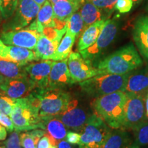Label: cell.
Masks as SVG:
<instances>
[{
  "mask_svg": "<svg viewBox=\"0 0 148 148\" xmlns=\"http://www.w3.org/2000/svg\"><path fill=\"white\" fill-rule=\"evenodd\" d=\"M143 64V60L132 43H128L99 60L95 67L101 73L125 74Z\"/></svg>",
  "mask_w": 148,
  "mask_h": 148,
  "instance_id": "obj_1",
  "label": "cell"
},
{
  "mask_svg": "<svg viewBox=\"0 0 148 148\" xmlns=\"http://www.w3.org/2000/svg\"><path fill=\"white\" fill-rule=\"evenodd\" d=\"M126 93L116 91L95 97L92 103L94 112L112 129L122 128Z\"/></svg>",
  "mask_w": 148,
  "mask_h": 148,
  "instance_id": "obj_2",
  "label": "cell"
},
{
  "mask_svg": "<svg viewBox=\"0 0 148 148\" xmlns=\"http://www.w3.org/2000/svg\"><path fill=\"white\" fill-rule=\"evenodd\" d=\"M32 92L36 98L40 116L43 121L58 115L71 99V95L62 88L48 86L36 88Z\"/></svg>",
  "mask_w": 148,
  "mask_h": 148,
  "instance_id": "obj_3",
  "label": "cell"
},
{
  "mask_svg": "<svg viewBox=\"0 0 148 148\" xmlns=\"http://www.w3.org/2000/svg\"><path fill=\"white\" fill-rule=\"evenodd\" d=\"M130 73L122 75L112 73L98 74L79 82V85L85 92L94 97H101L119 90L124 91Z\"/></svg>",
  "mask_w": 148,
  "mask_h": 148,
  "instance_id": "obj_4",
  "label": "cell"
},
{
  "mask_svg": "<svg viewBox=\"0 0 148 148\" xmlns=\"http://www.w3.org/2000/svg\"><path fill=\"white\" fill-rule=\"evenodd\" d=\"M10 118L17 132H25L40 128L43 130L45 121L40 118L38 109L27 97L14 99V107Z\"/></svg>",
  "mask_w": 148,
  "mask_h": 148,
  "instance_id": "obj_5",
  "label": "cell"
},
{
  "mask_svg": "<svg viewBox=\"0 0 148 148\" xmlns=\"http://www.w3.org/2000/svg\"><path fill=\"white\" fill-rule=\"evenodd\" d=\"M112 130V128L94 112L79 132L81 137L78 148H102Z\"/></svg>",
  "mask_w": 148,
  "mask_h": 148,
  "instance_id": "obj_6",
  "label": "cell"
},
{
  "mask_svg": "<svg viewBox=\"0 0 148 148\" xmlns=\"http://www.w3.org/2000/svg\"><path fill=\"white\" fill-rule=\"evenodd\" d=\"M40 8V5L34 0H18L14 14L3 25V31L25 28L36 18Z\"/></svg>",
  "mask_w": 148,
  "mask_h": 148,
  "instance_id": "obj_7",
  "label": "cell"
},
{
  "mask_svg": "<svg viewBox=\"0 0 148 148\" xmlns=\"http://www.w3.org/2000/svg\"><path fill=\"white\" fill-rule=\"evenodd\" d=\"M119 28V23L115 18L106 20L99 36L91 46L80 51L83 58L90 62L99 58L114 41Z\"/></svg>",
  "mask_w": 148,
  "mask_h": 148,
  "instance_id": "obj_8",
  "label": "cell"
},
{
  "mask_svg": "<svg viewBox=\"0 0 148 148\" xmlns=\"http://www.w3.org/2000/svg\"><path fill=\"white\" fill-rule=\"evenodd\" d=\"M125 93L126 100L124 106L122 128L132 131L147 119L145 111V97L132 93Z\"/></svg>",
  "mask_w": 148,
  "mask_h": 148,
  "instance_id": "obj_9",
  "label": "cell"
},
{
  "mask_svg": "<svg viewBox=\"0 0 148 148\" xmlns=\"http://www.w3.org/2000/svg\"><path fill=\"white\" fill-rule=\"evenodd\" d=\"M90 114L84 107L79 104L78 100L71 99L64 110L55 117L60 119L66 128L79 132L86 124Z\"/></svg>",
  "mask_w": 148,
  "mask_h": 148,
  "instance_id": "obj_10",
  "label": "cell"
},
{
  "mask_svg": "<svg viewBox=\"0 0 148 148\" xmlns=\"http://www.w3.org/2000/svg\"><path fill=\"white\" fill-rule=\"evenodd\" d=\"M68 67L74 82L83 81L100 74L92 62L83 58L79 52H71L67 58Z\"/></svg>",
  "mask_w": 148,
  "mask_h": 148,
  "instance_id": "obj_11",
  "label": "cell"
},
{
  "mask_svg": "<svg viewBox=\"0 0 148 148\" xmlns=\"http://www.w3.org/2000/svg\"><path fill=\"white\" fill-rule=\"evenodd\" d=\"M40 34L35 29L26 27L17 30L3 31L1 34V39L5 45L34 50Z\"/></svg>",
  "mask_w": 148,
  "mask_h": 148,
  "instance_id": "obj_12",
  "label": "cell"
},
{
  "mask_svg": "<svg viewBox=\"0 0 148 148\" xmlns=\"http://www.w3.org/2000/svg\"><path fill=\"white\" fill-rule=\"evenodd\" d=\"M37 87L29 77L22 79L4 78L0 85L1 91L12 99L27 97Z\"/></svg>",
  "mask_w": 148,
  "mask_h": 148,
  "instance_id": "obj_13",
  "label": "cell"
},
{
  "mask_svg": "<svg viewBox=\"0 0 148 148\" xmlns=\"http://www.w3.org/2000/svg\"><path fill=\"white\" fill-rule=\"evenodd\" d=\"M53 60H39L25 66L29 78L38 88H45L49 86V76Z\"/></svg>",
  "mask_w": 148,
  "mask_h": 148,
  "instance_id": "obj_14",
  "label": "cell"
},
{
  "mask_svg": "<svg viewBox=\"0 0 148 148\" xmlns=\"http://www.w3.org/2000/svg\"><path fill=\"white\" fill-rule=\"evenodd\" d=\"M67 64V58L53 60L49 76V87L62 88L74 84Z\"/></svg>",
  "mask_w": 148,
  "mask_h": 148,
  "instance_id": "obj_15",
  "label": "cell"
},
{
  "mask_svg": "<svg viewBox=\"0 0 148 148\" xmlns=\"http://www.w3.org/2000/svg\"><path fill=\"white\" fill-rule=\"evenodd\" d=\"M132 36L140 53L148 60V15L140 16L136 20Z\"/></svg>",
  "mask_w": 148,
  "mask_h": 148,
  "instance_id": "obj_16",
  "label": "cell"
},
{
  "mask_svg": "<svg viewBox=\"0 0 148 148\" xmlns=\"http://www.w3.org/2000/svg\"><path fill=\"white\" fill-rule=\"evenodd\" d=\"M132 72L127 79L124 92L145 97L148 93V71Z\"/></svg>",
  "mask_w": 148,
  "mask_h": 148,
  "instance_id": "obj_17",
  "label": "cell"
},
{
  "mask_svg": "<svg viewBox=\"0 0 148 148\" xmlns=\"http://www.w3.org/2000/svg\"><path fill=\"white\" fill-rule=\"evenodd\" d=\"M62 38H52L40 34L34 49L38 60H53L57 47Z\"/></svg>",
  "mask_w": 148,
  "mask_h": 148,
  "instance_id": "obj_18",
  "label": "cell"
},
{
  "mask_svg": "<svg viewBox=\"0 0 148 148\" xmlns=\"http://www.w3.org/2000/svg\"><path fill=\"white\" fill-rule=\"evenodd\" d=\"M54 17V12H53L52 5L47 0L43 5L40 6L36 18L27 27L35 29L38 32L42 33L44 27H53Z\"/></svg>",
  "mask_w": 148,
  "mask_h": 148,
  "instance_id": "obj_19",
  "label": "cell"
},
{
  "mask_svg": "<svg viewBox=\"0 0 148 148\" xmlns=\"http://www.w3.org/2000/svg\"><path fill=\"white\" fill-rule=\"evenodd\" d=\"M45 135L49 138L51 145L57 146L58 143L66 137L67 130L64 124L56 117L49 118L44 123Z\"/></svg>",
  "mask_w": 148,
  "mask_h": 148,
  "instance_id": "obj_20",
  "label": "cell"
},
{
  "mask_svg": "<svg viewBox=\"0 0 148 148\" xmlns=\"http://www.w3.org/2000/svg\"><path fill=\"white\" fill-rule=\"evenodd\" d=\"M106 20H100L86 27L79 37L77 43V50L79 52L87 49L97 40L101 32Z\"/></svg>",
  "mask_w": 148,
  "mask_h": 148,
  "instance_id": "obj_21",
  "label": "cell"
},
{
  "mask_svg": "<svg viewBox=\"0 0 148 148\" xmlns=\"http://www.w3.org/2000/svg\"><path fill=\"white\" fill-rule=\"evenodd\" d=\"M84 1L79 0H60L52 5L55 18L67 21L74 12L78 10Z\"/></svg>",
  "mask_w": 148,
  "mask_h": 148,
  "instance_id": "obj_22",
  "label": "cell"
},
{
  "mask_svg": "<svg viewBox=\"0 0 148 148\" xmlns=\"http://www.w3.org/2000/svg\"><path fill=\"white\" fill-rule=\"evenodd\" d=\"M133 143L128 130L123 128L112 129L102 148H127Z\"/></svg>",
  "mask_w": 148,
  "mask_h": 148,
  "instance_id": "obj_23",
  "label": "cell"
},
{
  "mask_svg": "<svg viewBox=\"0 0 148 148\" xmlns=\"http://www.w3.org/2000/svg\"><path fill=\"white\" fill-rule=\"evenodd\" d=\"M7 48L8 60L16 62L20 65L25 66L33 61L39 60L35 51L32 49L12 45L7 46Z\"/></svg>",
  "mask_w": 148,
  "mask_h": 148,
  "instance_id": "obj_24",
  "label": "cell"
},
{
  "mask_svg": "<svg viewBox=\"0 0 148 148\" xmlns=\"http://www.w3.org/2000/svg\"><path fill=\"white\" fill-rule=\"evenodd\" d=\"M79 12L84 21V29L98 21L108 19L100 9L88 0L82 3Z\"/></svg>",
  "mask_w": 148,
  "mask_h": 148,
  "instance_id": "obj_25",
  "label": "cell"
},
{
  "mask_svg": "<svg viewBox=\"0 0 148 148\" xmlns=\"http://www.w3.org/2000/svg\"><path fill=\"white\" fill-rule=\"evenodd\" d=\"M0 74L8 79H22L28 77L25 66L1 58H0Z\"/></svg>",
  "mask_w": 148,
  "mask_h": 148,
  "instance_id": "obj_26",
  "label": "cell"
},
{
  "mask_svg": "<svg viewBox=\"0 0 148 148\" xmlns=\"http://www.w3.org/2000/svg\"><path fill=\"white\" fill-rule=\"evenodd\" d=\"M75 38L76 37L75 36L66 32L57 47L53 60H63L68 58L69 54L71 53L72 47L74 45Z\"/></svg>",
  "mask_w": 148,
  "mask_h": 148,
  "instance_id": "obj_27",
  "label": "cell"
},
{
  "mask_svg": "<svg viewBox=\"0 0 148 148\" xmlns=\"http://www.w3.org/2000/svg\"><path fill=\"white\" fill-rule=\"evenodd\" d=\"M45 134L44 130L26 131L20 134V141L23 148H37L38 141Z\"/></svg>",
  "mask_w": 148,
  "mask_h": 148,
  "instance_id": "obj_28",
  "label": "cell"
},
{
  "mask_svg": "<svg viewBox=\"0 0 148 148\" xmlns=\"http://www.w3.org/2000/svg\"><path fill=\"white\" fill-rule=\"evenodd\" d=\"M84 30V21L81 16L80 12L77 10L74 12L68 19L66 23V32L73 35L76 38H78Z\"/></svg>",
  "mask_w": 148,
  "mask_h": 148,
  "instance_id": "obj_29",
  "label": "cell"
},
{
  "mask_svg": "<svg viewBox=\"0 0 148 148\" xmlns=\"http://www.w3.org/2000/svg\"><path fill=\"white\" fill-rule=\"evenodd\" d=\"M133 132V143L140 148H148V121H144L138 125Z\"/></svg>",
  "mask_w": 148,
  "mask_h": 148,
  "instance_id": "obj_30",
  "label": "cell"
},
{
  "mask_svg": "<svg viewBox=\"0 0 148 148\" xmlns=\"http://www.w3.org/2000/svg\"><path fill=\"white\" fill-rule=\"evenodd\" d=\"M18 0H0L1 16L3 19H8L15 11Z\"/></svg>",
  "mask_w": 148,
  "mask_h": 148,
  "instance_id": "obj_31",
  "label": "cell"
},
{
  "mask_svg": "<svg viewBox=\"0 0 148 148\" xmlns=\"http://www.w3.org/2000/svg\"><path fill=\"white\" fill-rule=\"evenodd\" d=\"M93 3L104 13L108 18L115 9V4L117 0H88Z\"/></svg>",
  "mask_w": 148,
  "mask_h": 148,
  "instance_id": "obj_32",
  "label": "cell"
},
{
  "mask_svg": "<svg viewBox=\"0 0 148 148\" xmlns=\"http://www.w3.org/2000/svg\"><path fill=\"white\" fill-rule=\"evenodd\" d=\"M14 107V99L0 92V112L10 116Z\"/></svg>",
  "mask_w": 148,
  "mask_h": 148,
  "instance_id": "obj_33",
  "label": "cell"
},
{
  "mask_svg": "<svg viewBox=\"0 0 148 148\" xmlns=\"http://www.w3.org/2000/svg\"><path fill=\"white\" fill-rule=\"evenodd\" d=\"M3 144H4L5 148H22L19 132L17 131L11 132L9 137Z\"/></svg>",
  "mask_w": 148,
  "mask_h": 148,
  "instance_id": "obj_34",
  "label": "cell"
},
{
  "mask_svg": "<svg viewBox=\"0 0 148 148\" xmlns=\"http://www.w3.org/2000/svg\"><path fill=\"white\" fill-rule=\"evenodd\" d=\"M134 2L132 0H117L115 4V9L120 13L125 14L132 10Z\"/></svg>",
  "mask_w": 148,
  "mask_h": 148,
  "instance_id": "obj_35",
  "label": "cell"
},
{
  "mask_svg": "<svg viewBox=\"0 0 148 148\" xmlns=\"http://www.w3.org/2000/svg\"><path fill=\"white\" fill-rule=\"evenodd\" d=\"M9 116L0 112V123L5 127L9 132H12L14 130V123L11 118Z\"/></svg>",
  "mask_w": 148,
  "mask_h": 148,
  "instance_id": "obj_36",
  "label": "cell"
},
{
  "mask_svg": "<svg viewBox=\"0 0 148 148\" xmlns=\"http://www.w3.org/2000/svg\"><path fill=\"white\" fill-rule=\"evenodd\" d=\"M81 134L75 131H68L66 135V141L72 145H78L80 140Z\"/></svg>",
  "mask_w": 148,
  "mask_h": 148,
  "instance_id": "obj_37",
  "label": "cell"
},
{
  "mask_svg": "<svg viewBox=\"0 0 148 148\" xmlns=\"http://www.w3.org/2000/svg\"><path fill=\"white\" fill-rule=\"evenodd\" d=\"M37 145V148H51L52 147L49 138L46 135H44L40 138Z\"/></svg>",
  "mask_w": 148,
  "mask_h": 148,
  "instance_id": "obj_38",
  "label": "cell"
},
{
  "mask_svg": "<svg viewBox=\"0 0 148 148\" xmlns=\"http://www.w3.org/2000/svg\"><path fill=\"white\" fill-rule=\"evenodd\" d=\"M0 58L9 60L8 56V48H7V46L3 43L1 38H0Z\"/></svg>",
  "mask_w": 148,
  "mask_h": 148,
  "instance_id": "obj_39",
  "label": "cell"
},
{
  "mask_svg": "<svg viewBox=\"0 0 148 148\" xmlns=\"http://www.w3.org/2000/svg\"><path fill=\"white\" fill-rule=\"evenodd\" d=\"M57 147H58V148H76L65 140H62L61 141L59 142Z\"/></svg>",
  "mask_w": 148,
  "mask_h": 148,
  "instance_id": "obj_40",
  "label": "cell"
},
{
  "mask_svg": "<svg viewBox=\"0 0 148 148\" xmlns=\"http://www.w3.org/2000/svg\"><path fill=\"white\" fill-rule=\"evenodd\" d=\"M7 131L4 126L0 123V140H3L6 138Z\"/></svg>",
  "mask_w": 148,
  "mask_h": 148,
  "instance_id": "obj_41",
  "label": "cell"
},
{
  "mask_svg": "<svg viewBox=\"0 0 148 148\" xmlns=\"http://www.w3.org/2000/svg\"><path fill=\"white\" fill-rule=\"evenodd\" d=\"M145 105L146 115H147V117L148 118V93L145 97Z\"/></svg>",
  "mask_w": 148,
  "mask_h": 148,
  "instance_id": "obj_42",
  "label": "cell"
},
{
  "mask_svg": "<svg viewBox=\"0 0 148 148\" xmlns=\"http://www.w3.org/2000/svg\"><path fill=\"white\" fill-rule=\"evenodd\" d=\"M34 1L36 3H38V5H40V6H41V5H43L44 3H45V1H47V0H34Z\"/></svg>",
  "mask_w": 148,
  "mask_h": 148,
  "instance_id": "obj_43",
  "label": "cell"
},
{
  "mask_svg": "<svg viewBox=\"0 0 148 148\" xmlns=\"http://www.w3.org/2000/svg\"><path fill=\"white\" fill-rule=\"evenodd\" d=\"M4 78H5V77H3V76H2V75H1V74H0V85H1V83H2V82L3 81V79H4ZM0 92H1V88H0Z\"/></svg>",
  "mask_w": 148,
  "mask_h": 148,
  "instance_id": "obj_44",
  "label": "cell"
},
{
  "mask_svg": "<svg viewBox=\"0 0 148 148\" xmlns=\"http://www.w3.org/2000/svg\"><path fill=\"white\" fill-rule=\"evenodd\" d=\"M127 148H140L139 147H138V146H137L136 145H135L134 143H132V145H130Z\"/></svg>",
  "mask_w": 148,
  "mask_h": 148,
  "instance_id": "obj_45",
  "label": "cell"
},
{
  "mask_svg": "<svg viewBox=\"0 0 148 148\" xmlns=\"http://www.w3.org/2000/svg\"><path fill=\"white\" fill-rule=\"evenodd\" d=\"M142 0H132V1L134 2V4H137V3H140Z\"/></svg>",
  "mask_w": 148,
  "mask_h": 148,
  "instance_id": "obj_46",
  "label": "cell"
},
{
  "mask_svg": "<svg viewBox=\"0 0 148 148\" xmlns=\"http://www.w3.org/2000/svg\"><path fill=\"white\" fill-rule=\"evenodd\" d=\"M51 148H58V147H57V146H53L52 145V147H51Z\"/></svg>",
  "mask_w": 148,
  "mask_h": 148,
  "instance_id": "obj_47",
  "label": "cell"
},
{
  "mask_svg": "<svg viewBox=\"0 0 148 148\" xmlns=\"http://www.w3.org/2000/svg\"><path fill=\"white\" fill-rule=\"evenodd\" d=\"M0 148H5V146H0Z\"/></svg>",
  "mask_w": 148,
  "mask_h": 148,
  "instance_id": "obj_48",
  "label": "cell"
},
{
  "mask_svg": "<svg viewBox=\"0 0 148 148\" xmlns=\"http://www.w3.org/2000/svg\"><path fill=\"white\" fill-rule=\"evenodd\" d=\"M79 1H84V0H79Z\"/></svg>",
  "mask_w": 148,
  "mask_h": 148,
  "instance_id": "obj_49",
  "label": "cell"
},
{
  "mask_svg": "<svg viewBox=\"0 0 148 148\" xmlns=\"http://www.w3.org/2000/svg\"><path fill=\"white\" fill-rule=\"evenodd\" d=\"M0 16H1V11H0Z\"/></svg>",
  "mask_w": 148,
  "mask_h": 148,
  "instance_id": "obj_50",
  "label": "cell"
},
{
  "mask_svg": "<svg viewBox=\"0 0 148 148\" xmlns=\"http://www.w3.org/2000/svg\"><path fill=\"white\" fill-rule=\"evenodd\" d=\"M84 1H86V0H84Z\"/></svg>",
  "mask_w": 148,
  "mask_h": 148,
  "instance_id": "obj_51",
  "label": "cell"
}]
</instances>
